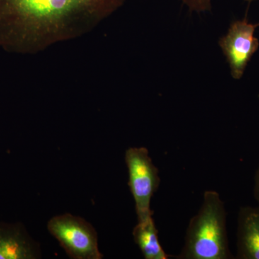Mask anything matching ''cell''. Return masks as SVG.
I'll return each mask as SVG.
<instances>
[{"instance_id":"obj_4","label":"cell","mask_w":259,"mask_h":259,"mask_svg":"<svg viewBox=\"0 0 259 259\" xmlns=\"http://www.w3.org/2000/svg\"><path fill=\"white\" fill-rule=\"evenodd\" d=\"M128 185L136 203L138 222L152 218L151 201L160 183L158 169L145 147L129 148L125 155Z\"/></svg>"},{"instance_id":"obj_2","label":"cell","mask_w":259,"mask_h":259,"mask_svg":"<svg viewBox=\"0 0 259 259\" xmlns=\"http://www.w3.org/2000/svg\"><path fill=\"white\" fill-rule=\"evenodd\" d=\"M177 258L229 259L225 204L215 191H206L203 202L187 230L185 245Z\"/></svg>"},{"instance_id":"obj_11","label":"cell","mask_w":259,"mask_h":259,"mask_svg":"<svg viewBox=\"0 0 259 259\" xmlns=\"http://www.w3.org/2000/svg\"><path fill=\"white\" fill-rule=\"evenodd\" d=\"M245 1H246L247 3H250L251 2H253V0H245Z\"/></svg>"},{"instance_id":"obj_9","label":"cell","mask_w":259,"mask_h":259,"mask_svg":"<svg viewBox=\"0 0 259 259\" xmlns=\"http://www.w3.org/2000/svg\"><path fill=\"white\" fill-rule=\"evenodd\" d=\"M184 4L191 10L196 13L209 11L212 8V0H182Z\"/></svg>"},{"instance_id":"obj_3","label":"cell","mask_w":259,"mask_h":259,"mask_svg":"<svg viewBox=\"0 0 259 259\" xmlns=\"http://www.w3.org/2000/svg\"><path fill=\"white\" fill-rule=\"evenodd\" d=\"M48 230L70 258L102 259L95 228L82 218L65 213L49 221Z\"/></svg>"},{"instance_id":"obj_5","label":"cell","mask_w":259,"mask_h":259,"mask_svg":"<svg viewBox=\"0 0 259 259\" xmlns=\"http://www.w3.org/2000/svg\"><path fill=\"white\" fill-rule=\"evenodd\" d=\"M257 25L248 23L246 18L233 22L228 33L221 37L219 45L231 69L232 77L240 79L248 63L259 48V40L255 37Z\"/></svg>"},{"instance_id":"obj_1","label":"cell","mask_w":259,"mask_h":259,"mask_svg":"<svg viewBox=\"0 0 259 259\" xmlns=\"http://www.w3.org/2000/svg\"><path fill=\"white\" fill-rule=\"evenodd\" d=\"M126 0H0V49L35 54L93 30Z\"/></svg>"},{"instance_id":"obj_8","label":"cell","mask_w":259,"mask_h":259,"mask_svg":"<svg viewBox=\"0 0 259 259\" xmlns=\"http://www.w3.org/2000/svg\"><path fill=\"white\" fill-rule=\"evenodd\" d=\"M133 236L145 258H168V255L158 241L157 229L152 218L138 222L133 231Z\"/></svg>"},{"instance_id":"obj_7","label":"cell","mask_w":259,"mask_h":259,"mask_svg":"<svg viewBox=\"0 0 259 259\" xmlns=\"http://www.w3.org/2000/svg\"><path fill=\"white\" fill-rule=\"evenodd\" d=\"M236 256L239 259H259V206L240 209Z\"/></svg>"},{"instance_id":"obj_10","label":"cell","mask_w":259,"mask_h":259,"mask_svg":"<svg viewBox=\"0 0 259 259\" xmlns=\"http://www.w3.org/2000/svg\"><path fill=\"white\" fill-rule=\"evenodd\" d=\"M253 194L258 206H259V166L255 175L254 188H253Z\"/></svg>"},{"instance_id":"obj_6","label":"cell","mask_w":259,"mask_h":259,"mask_svg":"<svg viewBox=\"0 0 259 259\" xmlns=\"http://www.w3.org/2000/svg\"><path fill=\"white\" fill-rule=\"evenodd\" d=\"M40 246L23 227L0 224V259H36Z\"/></svg>"}]
</instances>
